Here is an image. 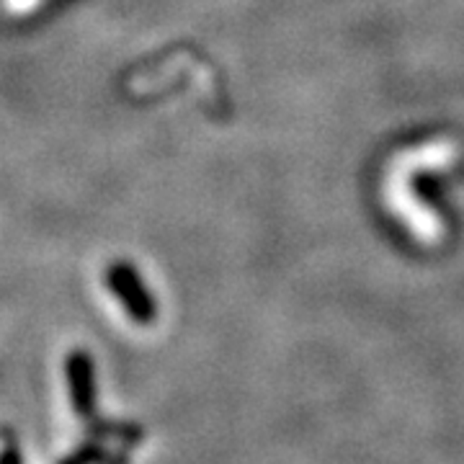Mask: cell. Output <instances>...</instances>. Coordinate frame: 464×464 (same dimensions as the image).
Returning a JSON list of instances; mask_svg holds the SVG:
<instances>
[{"label":"cell","mask_w":464,"mask_h":464,"mask_svg":"<svg viewBox=\"0 0 464 464\" xmlns=\"http://www.w3.org/2000/svg\"><path fill=\"white\" fill-rule=\"evenodd\" d=\"M67 380H70V390H72V400L78 413H91V400H93V384H91V364L83 353H72L67 362Z\"/></svg>","instance_id":"6da1fadb"},{"label":"cell","mask_w":464,"mask_h":464,"mask_svg":"<svg viewBox=\"0 0 464 464\" xmlns=\"http://www.w3.org/2000/svg\"><path fill=\"white\" fill-rule=\"evenodd\" d=\"M111 284H114L116 295L127 302V307H130V313L137 315L140 320H150V302L148 297L140 292V286L134 282V276L127 271V268H116L114 274H111Z\"/></svg>","instance_id":"7a4b0ae2"}]
</instances>
